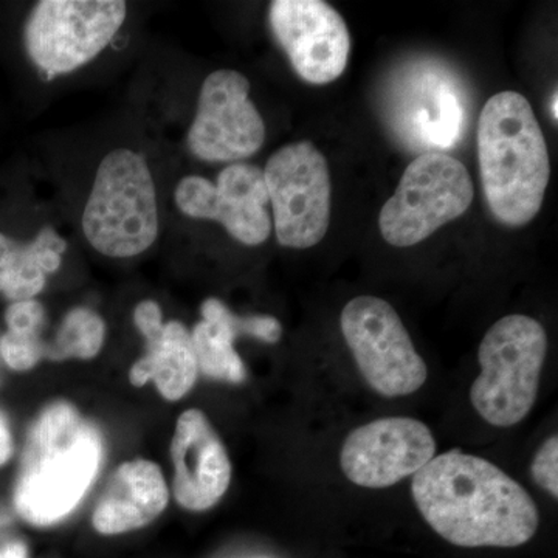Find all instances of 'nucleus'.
Wrapping results in <instances>:
<instances>
[{
    "instance_id": "1a4fd4ad",
    "label": "nucleus",
    "mask_w": 558,
    "mask_h": 558,
    "mask_svg": "<svg viewBox=\"0 0 558 558\" xmlns=\"http://www.w3.org/2000/svg\"><path fill=\"white\" fill-rule=\"evenodd\" d=\"M341 333L363 379L385 398H402L424 387L427 363L417 354L398 312L377 296H357L341 312Z\"/></svg>"
},
{
    "instance_id": "39448f33",
    "label": "nucleus",
    "mask_w": 558,
    "mask_h": 558,
    "mask_svg": "<svg viewBox=\"0 0 558 558\" xmlns=\"http://www.w3.org/2000/svg\"><path fill=\"white\" fill-rule=\"evenodd\" d=\"M546 352V330L527 315H508L487 330L478 351L481 374L470 389L473 409L484 421L509 428L527 417Z\"/></svg>"
},
{
    "instance_id": "0eeeda50",
    "label": "nucleus",
    "mask_w": 558,
    "mask_h": 558,
    "mask_svg": "<svg viewBox=\"0 0 558 558\" xmlns=\"http://www.w3.org/2000/svg\"><path fill=\"white\" fill-rule=\"evenodd\" d=\"M473 196V180L461 161L444 153L421 154L381 208V236L395 247L416 245L464 215Z\"/></svg>"
},
{
    "instance_id": "dca6fc26",
    "label": "nucleus",
    "mask_w": 558,
    "mask_h": 558,
    "mask_svg": "<svg viewBox=\"0 0 558 558\" xmlns=\"http://www.w3.org/2000/svg\"><path fill=\"white\" fill-rule=\"evenodd\" d=\"M134 323L145 337L146 354L132 365L131 384L140 388L154 381L161 398L170 402L185 398L199 374L189 329L174 319L163 323L160 306L153 300L137 304Z\"/></svg>"
},
{
    "instance_id": "9d476101",
    "label": "nucleus",
    "mask_w": 558,
    "mask_h": 558,
    "mask_svg": "<svg viewBox=\"0 0 558 558\" xmlns=\"http://www.w3.org/2000/svg\"><path fill=\"white\" fill-rule=\"evenodd\" d=\"M274 226L282 247L311 248L326 236L330 220V174L322 150L311 142L275 153L264 170Z\"/></svg>"
},
{
    "instance_id": "7ed1b4c3",
    "label": "nucleus",
    "mask_w": 558,
    "mask_h": 558,
    "mask_svg": "<svg viewBox=\"0 0 558 558\" xmlns=\"http://www.w3.org/2000/svg\"><path fill=\"white\" fill-rule=\"evenodd\" d=\"M478 160L495 218L509 227L531 222L545 199L550 161L534 109L519 92H499L481 110Z\"/></svg>"
},
{
    "instance_id": "aec40b11",
    "label": "nucleus",
    "mask_w": 558,
    "mask_h": 558,
    "mask_svg": "<svg viewBox=\"0 0 558 558\" xmlns=\"http://www.w3.org/2000/svg\"><path fill=\"white\" fill-rule=\"evenodd\" d=\"M9 330L0 339V355L10 369L31 371L46 355V343L43 341L46 311L36 300L16 301L5 312Z\"/></svg>"
},
{
    "instance_id": "4be33fe9",
    "label": "nucleus",
    "mask_w": 558,
    "mask_h": 558,
    "mask_svg": "<svg viewBox=\"0 0 558 558\" xmlns=\"http://www.w3.org/2000/svg\"><path fill=\"white\" fill-rule=\"evenodd\" d=\"M226 322L233 330L234 336L255 337L266 343H278L282 336V326L271 315H250V317H238L227 307Z\"/></svg>"
},
{
    "instance_id": "6ab92c4d",
    "label": "nucleus",
    "mask_w": 558,
    "mask_h": 558,
    "mask_svg": "<svg viewBox=\"0 0 558 558\" xmlns=\"http://www.w3.org/2000/svg\"><path fill=\"white\" fill-rule=\"evenodd\" d=\"M227 306L218 299L204 301L201 307L202 322L194 326L191 336L197 368L209 379L242 384L245 366L234 351L238 339L226 322Z\"/></svg>"
},
{
    "instance_id": "a878e982",
    "label": "nucleus",
    "mask_w": 558,
    "mask_h": 558,
    "mask_svg": "<svg viewBox=\"0 0 558 558\" xmlns=\"http://www.w3.org/2000/svg\"><path fill=\"white\" fill-rule=\"evenodd\" d=\"M557 100H558V95H557V90H556V92H554L553 98H550V116H553V119H554V121H556V123L558 120Z\"/></svg>"
},
{
    "instance_id": "20e7f679",
    "label": "nucleus",
    "mask_w": 558,
    "mask_h": 558,
    "mask_svg": "<svg viewBox=\"0 0 558 558\" xmlns=\"http://www.w3.org/2000/svg\"><path fill=\"white\" fill-rule=\"evenodd\" d=\"M87 242L109 258L142 255L159 236L156 185L143 154L116 149L101 160L83 213Z\"/></svg>"
},
{
    "instance_id": "f03ea898",
    "label": "nucleus",
    "mask_w": 558,
    "mask_h": 558,
    "mask_svg": "<svg viewBox=\"0 0 558 558\" xmlns=\"http://www.w3.org/2000/svg\"><path fill=\"white\" fill-rule=\"evenodd\" d=\"M98 429L69 402L43 410L28 435L14 488V508L33 526H50L84 497L102 462Z\"/></svg>"
},
{
    "instance_id": "6e6552de",
    "label": "nucleus",
    "mask_w": 558,
    "mask_h": 558,
    "mask_svg": "<svg viewBox=\"0 0 558 558\" xmlns=\"http://www.w3.org/2000/svg\"><path fill=\"white\" fill-rule=\"evenodd\" d=\"M121 0H43L25 24V47L46 78L95 60L126 21Z\"/></svg>"
},
{
    "instance_id": "412c9836",
    "label": "nucleus",
    "mask_w": 558,
    "mask_h": 558,
    "mask_svg": "<svg viewBox=\"0 0 558 558\" xmlns=\"http://www.w3.org/2000/svg\"><path fill=\"white\" fill-rule=\"evenodd\" d=\"M105 339V319L89 307H75L62 318L54 340L46 343L44 359L90 360L100 354Z\"/></svg>"
},
{
    "instance_id": "f257e3e1",
    "label": "nucleus",
    "mask_w": 558,
    "mask_h": 558,
    "mask_svg": "<svg viewBox=\"0 0 558 558\" xmlns=\"http://www.w3.org/2000/svg\"><path fill=\"white\" fill-rule=\"evenodd\" d=\"M411 494L433 531L461 548H517L538 529L526 488L487 459L458 449L418 470Z\"/></svg>"
},
{
    "instance_id": "393cba45",
    "label": "nucleus",
    "mask_w": 558,
    "mask_h": 558,
    "mask_svg": "<svg viewBox=\"0 0 558 558\" xmlns=\"http://www.w3.org/2000/svg\"><path fill=\"white\" fill-rule=\"evenodd\" d=\"M0 558H28V549L21 539L0 543Z\"/></svg>"
},
{
    "instance_id": "5701e85b",
    "label": "nucleus",
    "mask_w": 558,
    "mask_h": 558,
    "mask_svg": "<svg viewBox=\"0 0 558 558\" xmlns=\"http://www.w3.org/2000/svg\"><path fill=\"white\" fill-rule=\"evenodd\" d=\"M532 478L537 486L545 488L554 498H558V438L550 436L535 454L531 468Z\"/></svg>"
},
{
    "instance_id": "b1692460",
    "label": "nucleus",
    "mask_w": 558,
    "mask_h": 558,
    "mask_svg": "<svg viewBox=\"0 0 558 558\" xmlns=\"http://www.w3.org/2000/svg\"><path fill=\"white\" fill-rule=\"evenodd\" d=\"M11 454H13V436H11L5 414L0 413V468L10 461Z\"/></svg>"
},
{
    "instance_id": "423d86ee",
    "label": "nucleus",
    "mask_w": 558,
    "mask_h": 558,
    "mask_svg": "<svg viewBox=\"0 0 558 558\" xmlns=\"http://www.w3.org/2000/svg\"><path fill=\"white\" fill-rule=\"evenodd\" d=\"M385 113L407 148L442 153L453 149L468 130V92L442 61H411L392 76Z\"/></svg>"
},
{
    "instance_id": "a211bd4d",
    "label": "nucleus",
    "mask_w": 558,
    "mask_h": 558,
    "mask_svg": "<svg viewBox=\"0 0 558 558\" xmlns=\"http://www.w3.org/2000/svg\"><path fill=\"white\" fill-rule=\"evenodd\" d=\"M68 242L46 227L31 242L10 240L0 233V293L13 301L35 300L47 278L60 269Z\"/></svg>"
},
{
    "instance_id": "f8f14e48",
    "label": "nucleus",
    "mask_w": 558,
    "mask_h": 558,
    "mask_svg": "<svg viewBox=\"0 0 558 558\" xmlns=\"http://www.w3.org/2000/svg\"><path fill=\"white\" fill-rule=\"evenodd\" d=\"M174 199L183 215L216 220L250 247L269 240V194L264 171L256 165L231 163L219 172L216 183L190 175L180 180Z\"/></svg>"
},
{
    "instance_id": "f3484780",
    "label": "nucleus",
    "mask_w": 558,
    "mask_h": 558,
    "mask_svg": "<svg viewBox=\"0 0 558 558\" xmlns=\"http://www.w3.org/2000/svg\"><path fill=\"white\" fill-rule=\"evenodd\" d=\"M170 502V490L156 462H123L109 481L92 523L102 535H120L153 523Z\"/></svg>"
},
{
    "instance_id": "9b49d317",
    "label": "nucleus",
    "mask_w": 558,
    "mask_h": 558,
    "mask_svg": "<svg viewBox=\"0 0 558 558\" xmlns=\"http://www.w3.org/2000/svg\"><path fill=\"white\" fill-rule=\"evenodd\" d=\"M248 94V80L236 70L209 73L186 135L193 156L209 163H240L263 148L266 124Z\"/></svg>"
},
{
    "instance_id": "ddd939ff",
    "label": "nucleus",
    "mask_w": 558,
    "mask_h": 558,
    "mask_svg": "<svg viewBox=\"0 0 558 558\" xmlns=\"http://www.w3.org/2000/svg\"><path fill=\"white\" fill-rule=\"evenodd\" d=\"M436 457V440L424 422L384 417L352 429L340 465L355 486L387 488L416 475Z\"/></svg>"
},
{
    "instance_id": "4468645a",
    "label": "nucleus",
    "mask_w": 558,
    "mask_h": 558,
    "mask_svg": "<svg viewBox=\"0 0 558 558\" xmlns=\"http://www.w3.org/2000/svg\"><path fill=\"white\" fill-rule=\"evenodd\" d=\"M270 27L306 83H332L347 69L351 35L339 11L322 0H275Z\"/></svg>"
},
{
    "instance_id": "2eb2a0df",
    "label": "nucleus",
    "mask_w": 558,
    "mask_h": 558,
    "mask_svg": "<svg viewBox=\"0 0 558 558\" xmlns=\"http://www.w3.org/2000/svg\"><path fill=\"white\" fill-rule=\"evenodd\" d=\"M174 464L172 492L183 509L204 512L215 508L229 490V451L204 411H183L171 440Z\"/></svg>"
}]
</instances>
